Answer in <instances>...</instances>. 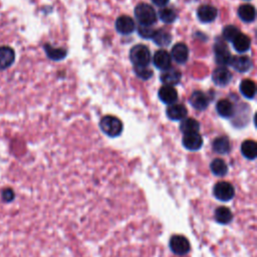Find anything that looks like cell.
Segmentation results:
<instances>
[{
    "instance_id": "8fae6325",
    "label": "cell",
    "mask_w": 257,
    "mask_h": 257,
    "mask_svg": "<svg viewBox=\"0 0 257 257\" xmlns=\"http://www.w3.org/2000/svg\"><path fill=\"white\" fill-rule=\"evenodd\" d=\"M15 59L13 48L7 46L0 47V70H5L12 66Z\"/></svg>"
},
{
    "instance_id": "83f0119b",
    "label": "cell",
    "mask_w": 257,
    "mask_h": 257,
    "mask_svg": "<svg viewBox=\"0 0 257 257\" xmlns=\"http://www.w3.org/2000/svg\"><path fill=\"white\" fill-rule=\"evenodd\" d=\"M240 92L246 98H248V100H252L256 93L255 83L251 80L242 81L240 84Z\"/></svg>"
},
{
    "instance_id": "7402d4cb",
    "label": "cell",
    "mask_w": 257,
    "mask_h": 257,
    "mask_svg": "<svg viewBox=\"0 0 257 257\" xmlns=\"http://www.w3.org/2000/svg\"><path fill=\"white\" fill-rule=\"evenodd\" d=\"M216 111L222 117L229 118L234 115V106L228 100H220L216 105Z\"/></svg>"
},
{
    "instance_id": "52a82bcc",
    "label": "cell",
    "mask_w": 257,
    "mask_h": 257,
    "mask_svg": "<svg viewBox=\"0 0 257 257\" xmlns=\"http://www.w3.org/2000/svg\"><path fill=\"white\" fill-rule=\"evenodd\" d=\"M232 80V73L226 67H219L214 70L212 73V81L219 87L227 86Z\"/></svg>"
},
{
    "instance_id": "6da1fadb",
    "label": "cell",
    "mask_w": 257,
    "mask_h": 257,
    "mask_svg": "<svg viewBox=\"0 0 257 257\" xmlns=\"http://www.w3.org/2000/svg\"><path fill=\"white\" fill-rule=\"evenodd\" d=\"M135 17L140 25L152 26L157 22V13L153 6L147 3H140L135 8Z\"/></svg>"
},
{
    "instance_id": "7a4b0ae2",
    "label": "cell",
    "mask_w": 257,
    "mask_h": 257,
    "mask_svg": "<svg viewBox=\"0 0 257 257\" xmlns=\"http://www.w3.org/2000/svg\"><path fill=\"white\" fill-rule=\"evenodd\" d=\"M130 58L136 68H148L151 63L150 49L143 45H137L132 47Z\"/></svg>"
},
{
    "instance_id": "e0dca14e",
    "label": "cell",
    "mask_w": 257,
    "mask_h": 257,
    "mask_svg": "<svg viewBox=\"0 0 257 257\" xmlns=\"http://www.w3.org/2000/svg\"><path fill=\"white\" fill-rule=\"evenodd\" d=\"M167 117L172 121H182L186 118L188 115V111L185 106L180 104H173L170 105L167 109Z\"/></svg>"
},
{
    "instance_id": "2e32d148",
    "label": "cell",
    "mask_w": 257,
    "mask_h": 257,
    "mask_svg": "<svg viewBox=\"0 0 257 257\" xmlns=\"http://www.w3.org/2000/svg\"><path fill=\"white\" fill-rule=\"evenodd\" d=\"M230 66L237 71L246 72L252 68V62L246 55H235L231 58Z\"/></svg>"
},
{
    "instance_id": "ba28073f",
    "label": "cell",
    "mask_w": 257,
    "mask_h": 257,
    "mask_svg": "<svg viewBox=\"0 0 257 257\" xmlns=\"http://www.w3.org/2000/svg\"><path fill=\"white\" fill-rule=\"evenodd\" d=\"M116 28L118 33H121L123 35H129L135 31L136 24L135 22L133 21V18L127 15H122L117 19Z\"/></svg>"
},
{
    "instance_id": "d6986e66",
    "label": "cell",
    "mask_w": 257,
    "mask_h": 257,
    "mask_svg": "<svg viewBox=\"0 0 257 257\" xmlns=\"http://www.w3.org/2000/svg\"><path fill=\"white\" fill-rule=\"evenodd\" d=\"M232 44H233V47L236 51L243 53V52H246L247 50H249L250 46H251V41L247 35L240 32L233 39Z\"/></svg>"
},
{
    "instance_id": "484cf974",
    "label": "cell",
    "mask_w": 257,
    "mask_h": 257,
    "mask_svg": "<svg viewBox=\"0 0 257 257\" xmlns=\"http://www.w3.org/2000/svg\"><path fill=\"white\" fill-rule=\"evenodd\" d=\"M180 130L181 132L186 135V134H192V133H198L200 130V124L198 121L194 120V118H184L182 120V123L180 125Z\"/></svg>"
},
{
    "instance_id": "f1b7e54d",
    "label": "cell",
    "mask_w": 257,
    "mask_h": 257,
    "mask_svg": "<svg viewBox=\"0 0 257 257\" xmlns=\"http://www.w3.org/2000/svg\"><path fill=\"white\" fill-rule=\"evenodd\" d=\"M45 49L47 56L50 59H52V61H62V59H64L67 56V50L64 48L53 47L49 45H46Z\"/></svg>"
},
{
    "instance_id": "f546056e",
    "label": "cell",
    "mask_w": 257,
    "mask_h": 257,
    "mask_svg": "<svg viewBox=\"0 0 257 257\" xmlns=\"http://www.w3.org/2000/svg\"><path fill=\"white\" fill-rule=\"evenodd\" d=\"M159 17L165 23H172L176 21L177 13L174 9L169 7H164L159 11Z\"/></svg>"
},
{
    "instance_id": "1f68e13d",
    "label": "cell",
    "mask_w": 257,
    "mask_h": 257,
    "mask_svg": "<svg viewBox=\"0 0 257 257\" xmlns=\"http://www.w3.org/2000/svg\"><path fill=\"white\" fill-rule=\"evenodd\" d=\"M135 73L138 75V77L142 78V80H150L153 76V71L148 68H136L135 67Z\"/></svg>"
},
{
    "instance_id": "8992f818",
    "label": "cell",
    "mask_w": 257,
    "mask_h": 257,
    "mask_svg": "<svg viewBox=\"0 0 257 257\" xmlns=\"http://www.w3.org/2000/svg\"><path fill=\"white\" fill-rule=\"evenodd\" d=\"M214 53H215V61L220 67L230 66L232 55L227 46L224 43H222L220 39L214 46Z\"/></svg>"
},
{
    "instance_id": "d6a6232c",
    "label": "cell",
    "mask_w": 257,
    "mask_h": 257,
    "mask_svg": "<svg viewBox=\"0 0 257 257\" xmlns=\"http://www.w3.org/2000/svg\"><path fill=\"white\" fill-rule=\"evenodd\" d=\"M138 33H139L143 38H147V39H152L155 30L151 27V26H144V25H140L138 27Z\"/></svg>"
},
{
    "instance_id": "7c38bea8",
    "label": "cell",
    "mask_w": 257,
    "mask_h": 257,
    "mask_svg": "<svg viewBox=\"0 0 257 257\" xmlns=\"http://www.w3.org/2000/svg\"><path fill=\"white\" fill-rule=\"evenodd\" d=\"M189 101L191 106L198 111H204L209 106L208 95L201 91H195L194 93H192Z\"/></svg>"
},
{
    "instance_id": "4fadbf2b",
    "label": "cell",
    "mask_w": 257,
    "mask_h": 257,
    "mask_svg": "<svg viewBox=\"0 0 257 257\" xmlns=\"http://www.w3.org/2000/svg\"><path fill=\"white\" fill-rule=\"evenodd\" d=\"M181 78H182L181 71L174 68H169L168 70H164L163 73L161 74V82L165 86H170V87H174L179 84L181 82Z\"/></svg>"
},
{
    "instance_id": "4dcf8cb0",
    "label": "cell",
    "mask_w": 257,
    "mask_h": 257,
    "mask_svg": "<svg viewBox=\"0 0 257 257\" xmlns=\"http://www.w3.org/2000/svg\"><path fill=\"white\" fill-rule=\"evenodd\" d=\"M240 33L239 29L234 25H227L222 31V36L227 42H233V39Z\"/></svg>"
},
{
    "instance_id": "277c9868",
    "label": "cell",
    "mask_w": 257,
    "mask_h": 257,
    "mask_svg": "<svg viewBox=\"0 0 257 257\" xmlns=\"http://www.w3.org/2000/svg\"><path fill=\"white\" fill-rule=\"evenodd\" d=\"M214 197L221 202H228L232 200L235 196V189L229 182L221 181L215 184L213 188Z\"/></svg>"
},
{
    "instance_id": "ffe728a7",
    "label": "cell",
    "mask_w": 257,
    "mask_h": 257,
    "mask_svg": "<svg viewBox=\"0 0 257 257\" xmlns=\"http://www.w3.org/2000/svg\"><path fill=\"white\" fill-rule=\"evenodd\" d=\"M213 150L215 153L217 154H220V155H225L228 154L230 152L231 146H230V142L229 139L225 136H221L216 138L213 142Z\"/></svg>"
},
{
    "instance_id": "836d02e7",
    "label": "cell",
    "mask_w": 257,
    "mask_h": 257,
    "mask_svg": "<svg viewBox=\"0 0 257 257\" xmlns=\"http://www.w3.org/2000/svg\"><path fill=\"white\" fill-rule=\"evenodd\" d=\"M151 1L157 6H165L168 4L169 0H151Z\"/></svg>"
},
{
    "instance_id": "3957f363",
    "label": "cell",
    "mask_w": 257,
    "mask_h": 257,
    "mask_svg": "<svg viewBox=\"0 0 257 257\" xmlns=\"http://www.w3.org/2000/svg\"><path fill=\"white\" fill-rule=\"evenodd\" d=\"M101 130L107 136L111 138L118 137L123 132V123L120 118L114 116H106L104 117L100 123Z\"/></svg>"
},
{
    "instance_id": "cb8c5ba5",
    "label": "cell",
    "mask_w": 257,
    "mask_h": 257,
    "mask_svg": "<svg viewBox=\"0 0 257 257\" xmlns=\"http://www.w3.org/2000/svg\"><path fill=\"white\" fill-rule=\"evenodd\" d=\"M238 16L241 21L244 23H252L254 22L256 11L255 7L251 4H243L238 8Z\"/></svg>"
},
{
    "instance_id": "44dd1931",
    "label": "cell",
    "mask_w": 257,
    "mask_h": 257,
    "mask_svg": "<svg viewBox=\"0 0 257 257\" xmlns=\"http://www.w3.org/2000/svg\"><path fill=\"white\" fill-rule=\"evenodd\" d=\"M214 215H215V220L222 225L229 224L233 219V214H232L231 210L229 208L223 207V206L217 208L215 210Z\"/></svg>"
},
{
    "instance_id": "5bb4252c",
    "label": "cell",
    "mask_w": 257,
    "mask_h": 257,
    "mask_svg": "<svg viewBox=\"0 0 257 257\" xmlns=\"http://www.w3.org/2000/svg\"><path fill=\"white\" fill-rule=\"evenodd\" d=\"M171 57L174 59L177 64H179V65L185 64L188 61V57H189L188 47L182 43L175 45L172 48Z\"/></svg>"
},
{
    "instance_id": "ac0fdd59",
    "label": "cell",
    "mask_w": 257,
    "mask_h": 257,
    "mask_svg": "<svg viewBox=\"0 0 257 257\" xmlns=\"http://www.w3.org/2000/svg\"><path fill=\"white\" fill-rule=\"evenodd\" d=\"M159 98L166 105L176 104L178 100V93L174 87L163 86L159 90Z\"/></svg>"
},
{
    "instance_id": "9a60e30c",
    "label": "cell",
    "mask_w": 257,
    "mask_h": 257,
    "mask_svg": "<svg viewBox=\"0 0 257 257\" xmlns=\"http://www.w3.org/2000/svg\"><path fill=\"white\" fill-rule=\"evenodd\" d=\"M218 15V10H217L212 5H202L197 10V16L199 21L204 23H209L215 21V18Z\"/></svg>"
},
{
    "instance_id": "4316f807",
    "label": "cell",
    "mask_w": 257,
    "mask_h": 257,
    "mask_svg": "<svg viewBox=\"0 0 257 257\" xmlns=\"http://www.w3.org/2000/svg\"><path fill=\"white\" fill-rule=\"evenodd\" d=\"M211 172L217 177H224L228 173V166L222 159H215L210 164Z\"/></svg>"
},
{
    "instance_id": "30bf717a",
    "label": "cell",
    "mask_w": 257,
    "mask_h": 257,
    "mask_svg": "<svg viewBox=\"0 0 257 257\" xmlns=\"http://www.w3.org/2000/svg\"><path fill=\"white\" fill-rule=\"evenodd\" d=\"M182 143L189 151H198L203 146V139L199 133L186 134L183 137Z\"/></svg>"
},
{
    "instance_id": "5b68a950",
    "label": "cell",
    "mask_w": 257,
    "mask_h": 257,
    "mask_svg": "<svg viewBox=\"0 0 257 257\" xmlns=\"http://www.w3.org/2000/svg\"><path fill=\"white\" fill-rule=\"evenodd\" d=\"M169 246L173 253L179 256H184L191 250L189 240L183 235H173L170 239Z\"/></svg>"
},
{
    "instance_id": "d4e9b609",
    "label": "cell",
    "mask_w": 257,
    "mask_h": 257,
    "mask_svg": "<svg viewBox=\"0 0 257 257\" xmlns=\"http://www.w3.org/2000/svg\"><path fill=\"white\" fill-rule=\"evenodd\" d=\"M241 153L248 160H255L257 157V144L252 140H246L241 145Z\"/></svg>"
},
{
    "instance_id": "9c48e42d",
    "label": "cell",
    "mask_w": 257,
    "mask_h": 257,
    "mask_svg": "<svg viewBox=\"0 0 257 257\" xmlns=\"http://www.w3.org/2000/svg\"><path fill=\"white\" fill-rule=\"evenodd\" d=\"M153 64L157 69L161 70H168L169 68H171L172 64L171 54L165 49L158 50L153 56Z\"/></svg>"
},
{
    "instance_id": "603a6c76",
    "label": "cell",
    "mask_w": 257,
    "mask_h": 257,
    "mask_svg": "<svg viewBox=\"0 0 257 257\" xmlns=\"http://www.w3.org/2000/svg\"><path fill=\"white\" fill-rule=\"evenodd\" d=\"M152 39L158 47H168L171 44L172 36L168 31L160 29V30H155Z\"/></svg>"
}]
</instances>
